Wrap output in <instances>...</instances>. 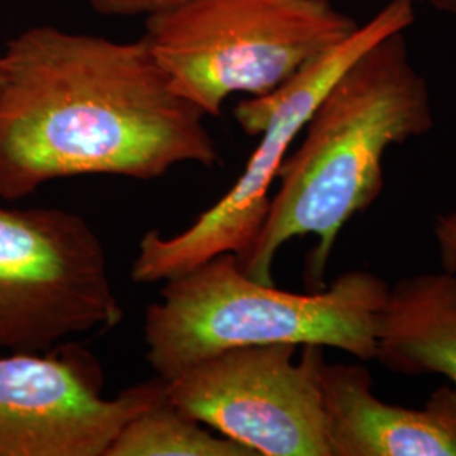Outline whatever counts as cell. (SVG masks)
<instances>
[{"label":"cell","instance_id":"obj_1","mask_svg":"<svg viewBox=\"0 0 456 456\" xmlns=\"http://www.w3.org/2000/svg\"><path fill=\"white\" fill-rule=\"evenodd\" d=\"M0 198L78 176L163 178L212 167L207 115L173 88L144 36L115 41L31 26L0 53Z\"/></svg>","mask_w":456,"mask_h":456},{"label":"cell","instance_id":"obj_2","mask_svg":"<svg viewBox=\"0 0 456 456\" xmlns=\"http://www.w3.org/2000/svg\"><path fill=\"white\" fill-rule=\"evenodd\" d=\"M429 85L412 65L406 31L377 41L328 88L303 141L277 173L264 225L240 261L247 276L274 284L279 250L314 235L306 281L323 286L343 227L369 210L384 190V156L433 129Z\"/></svg>","mask_w":456,"mask_h":456},{"label":"cell","instance_id":"obj_3","mask_svg":"<svg viewBox=\"0 0 456 456\" xmlns=\"http://www.w3.org/2000/svg\"><path fill=\"white\" fill-rule=\"evenodd\" d=\"M146 311L147 362L167 379L233 346L288 343L375 359V316L389 286L370 271H348L316 293L282 291L247 276L235 254H220L164 281Z\"/></svg>","mask_w":456,"mask_h":456},{"label":"cell","instance_id":"obj_4","mask_svg":"<svg viewBox=\"0 0 456 456\" xmlns=\"http://www.w3.org/2000/svg\"><path fill=\"white\" fill-rule=\"evenodd\" d=\"M359 26L330 0H186L146 19L142 36L181 97L216 117L235 94L274 92Z\"/></svg>","mask_w":456,"mask_h":456},{"label":"cell","instance_id":"obj_5","mask_svg":"<svg viewBox=\"0 0 456 456\" xmlns=\"http://www.w3.org/2000/svg\"><path fill=\"white\" fill-rule=\"evenodd\" d=\"M414 19L411 0H391L345 43L311 61L289 82L267 95L240 100L233 109L237 124L247 135H261L242 175L186 230L171 237L159 230L147 232L132 265L134 282L167 281L220 254L242 259L264 225L277 173L328 88L363 51L391 34L408 31Z\"/></svg>","mask_w":456,"mask_h":456},{"label":"cell","instance_id":"obj_6","mask_svg":"<svg viewBox=\"0 0 456 456\" xmlns=\"http://www.w3.org/2000/svg\"><path fill=\"white\" fill-rule=\"evenodd\" d=\"M122 318L105 247L83 216L0 205V350L46 352Z\"/></svg>","mask_w":456,"mask_h":456},{"label":"cell","instance_id":"obj_7","mask_svg":"<svg viewBox=\"0 0 456 456\" xmlns=\"http://www.w3.org/2000/svg\"><path fill=\"white\" fill-rule=\"evenodd\" d=\"M248 345L164 379L167 399L256 456H331L322 394L323 346Z\"/></svg>","mask_w":456,"mask_h":456},{"label":"cell","instance_id":"obj_8","mask_svg":"<svg viewBox=\"0 0 456 456\" xmlns=\"http://www.w3.org/2000/svg\"><path fill=\"white\" fill-rule=\"evenodd\" d=\"M95 355L75 343L0 357V456H105L126 424L166 397L156 375L103 394Z\"/></svg>","mask_w":456,"mask_h":456},{"label":"cell","instance_id":"obj_9","mask_svg":"<svg viewBox=\"0 0 456 456\" xmlns=\"http://www.w3.org/2000/svg\"><path fill=\"white\" fill-rule=\"evenodd\" d=\"M331 456H456V387L440 386L423 408L387 404L363 365H322Z\"/></svg>","mask_w":456,"mask_h":456},{"label":"cell","instance_id":"obj_10","mask_svg":"<svg viewBox=\"0 0 456 456\" xmlns=\"http://www.w3.org/2000/svg\"><path fill=\"white\" fill-rule=\"evenodd\" d=\"M375 359L392 372L444 375L456 387V274L399 279L375 316Z\"/></svg>","mask_w":456,"mask_h":456},{"label":"cell","instance_id":"obj_11","mask_svg":"<svg viewBox=\"0 0 456 456\" xmlns=\"http://www.w3.org/2000/svg\"><path fill=\"white\" fill-rule=\"evenodd\" d=\"M105 456H256L181 412L167 395L126 424Z\"/></svg>","mask_w":456,"mask_h":456},{"label":"cell","instance_id":"obj_12","mask_svg":"<svg viewBox=\"0 0 456 456\" xmlns=\"http://www.w3.org/2000/svg\"><path fill=\"white\" fill-rule=\"evenodd\" d=\"M186 0H86V4L102 16L149 17L175 9Z\"/></svg>","mask_w":456,"mask_h":456},{"label":"cell","instance_id":"obj_13","mask_svg":"<svg viewBox=\"0 0 456 456\" xmlns=\"http://www.w3.org/2000/svg\"><path fill=\"white\" fill-rule=\"evenodd\" d=\"M433 233L443 271L456 274V210L436 216Z\"/></svg>","mask_w":456,"mask_h":456},{"label":"cell","instance_id":"obj_14","mask_svg":"<svg viewBox=\"0 0 456 456\" xmlns=\"http://www.w3.org/2000/svg\"><path fill=\"white\" fill-rule=\"evenodd\" d=\"M412 4H421L424 7H431L433 11L444 16L456 17V0H411Z\"/></svg>","mask_w":456,"mask_h":456},{"label":"cell","instance_id":"obj_15","mask_svg":"<svg viewBox=\"0 0 456 456\" xmlns=\"http://www.w3.org/2000/svg\"><path fill=\"white\" fill-rule=\"evenodd\" d=\"M4 82V60H2V54H0V85Z\"/></svg>","mask_w":456,"mask_h":456}]
</instances>
